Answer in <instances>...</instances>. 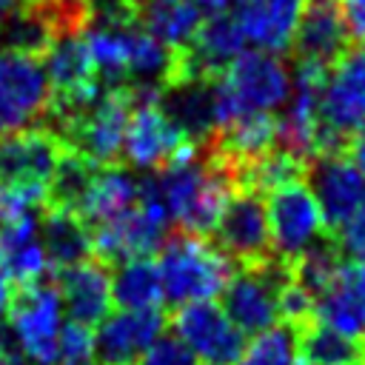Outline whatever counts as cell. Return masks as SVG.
<instances>
[{
    "label": "cell",
    "instance_id": "cell-24",
    "mask_svg": "<svg viewBox=\"0 0 365 365\" xmlns=\"http://www.w3.org/2000/svg\"><path fill=\"white\" fill-rule=\"evenodd\" d=\"M237 365H302L297 351V336L291 325H274L262 334H257Z\"/></svg>",
    "mask_w": 365,
    "mask_h": 365
},
{
    "label": "cell",
    "instance_id": "cell-21",
    "mask_svg": "<svg viewBox=\"0 0 365 365\" xmlns=\"http://www.w3.org/2000/svg\"><path fill=\"white\" fill-rule=\"evenodd\" d=\"M137 200H140V180L125 174L120 165H108V168H100V174L94 177L77 214L91 231L125 214L131 205H137Z\"/></svg>",
    "mask_w": 365,
    "mask_h": 365
},
{
    "label": "cell",
    "instance_id": "cell-34",
    "mask_svg": "<svg viewBox=\"0 0 365 365\" xmlns=\"http://www.w3.org/2000/svg\"><path fill=\"white\" fill-rule=\"evenodd\" d=\"M9 356V351H6V345H3V339H0V359H6Z\"/></svg>",
    "mask_w": 365,
    "mask_h": 365
},
{
    "label": "cell",
    "instance_id": "cell-33",
    "mask_svg": "<svg viewBox=\"0 0 365 365\" xmlns=\"http://www.w3.org/2000/svg\"><path fill=\"white\" fill-rule=\"evenodd\" d=\"M0 365H20V362H17V359H14V356H11V354H9V356H6V359H0Z\"/></svg>",
    "mask_w": 365,
    "mask_h": 365
},
{
    "label": "cell",
    "instance_id": "cell-8",
    "mask_svg": "<svg viewBox=\"0 0 365 365\" xmlns=\"http://www.w3.org/2000/svg\"><path fill=\"white\" fill-rule=\"evenodd\" d=\"M265 211L271 225V248L282 262H291L302 251L322 242V231H328L319 202L302 180L271 191Z\"/></svg>",
    "mask_w": 365,
    "mask_h": 365
},
{
    "label": "cell",
    "instance_id": "cell-31",
    "mask_svg": "<svg viewBox=\"0 0 365 365\" xmlns=\"http://www.w3.org/2000/svg\"><path fill=\"white\" fill-rule=\"evenodd\" d=\"M200 6H202V11H205V17H208V14H220V11H231V6H234V0H200Z\"/></svg>",
    "mask_w": 365,
    "mask_h": 365
},
{
    "label": "cell",
    "instance_id": "cell-32",
    "mask_svg": "<svg viewBox=\"0 0 365 365\" xmlns=\"http://www.w3.org/2000/svg\"><path fill=\"white\" fill-rule=\"evenodd\" d=\"M20 6H26V9H37V6H43L46 0H17Z\"/></svg>",
    "mask_w": 365,
    "mask_h": 365
},
{
    "label": "cell",
    "instance_id": "cell-6",
    "mask_svg": "<svg viewBox=\"0 0 365 365\" xmlns=\"http://www.w3.org/2000/svg\"><path fill=\"white\" fill-rule=\"evenodd\" d=\"M322 128L334 151L365 131V43L348 46L322 86Z\"/></svg>",
    "mask_w": 365,
    "mask_h": 365
},
{
    "label": "cell",
    "instance_id": "cell-30",
    "mask_svg": "<svg viewBox=\"0 0 365 365\" xmlns=\"http://www.w3.org/2000/svg\"><path fill=\"white\" fill-rule=\"evenodd\" d=\"M9 299H11V282H9V277H6V271L0 265V319L9 311Z\"/></svg>",
    "mask_w": 365,
    "mask_h": 365
},
{
    "label": "cell",
    "instance_id": "cell-9",
    "mask_svg": "<svg viewBox=\"0 0 365 365\" xmlns=\"http://www.w3.org/2000/svg\"><path fill=\"white\" fill-rule=\"evenodd\" d=\"M211 237H214V245L231 262H240V268L259 265L274 257L265 202L259 194L245 188H237L231 194Z\"/></svg>",
    "mask_w": 365,
    "mask_h": 365
},
{
    "label": "cell",
    "instance_id": "cell-12",
    "mask_svg": "<svg viewBox=\"0 0 365 365\" xmlns=\"http://www.w3.org/2000/svg\"><path fill=\"white\" fill-rule=\"evenodd\" d=\"M48 97L43 57L0 51V137L46 117Z\"/></svg>",
    "mask_w": 365,
    "mask_h": 365
},
{
    "label": "cell",
    "instance_id": "cell-2",
    "mask_svg": "<svg viewBox=\"0 0 365 365\" xmlns=\"http://www.w3.org/2000/svg\"><path fill=\"white\" fill-rule=\"evenodd\" d=\"M157 268L163 279V297L177 308L214 299L225 291L234 274L231 259L208 237L185 231L168 234L160 248Z\"/></svg>",
    "mask_w": 365,
    "mask_h": 365
},
{
    "label": "cell",
    "instance_id": "cell-1",
    "mask_svg": "<svg viewBox=\"0 0 365 365\" xmlns=\"http://www.w3.org/2000/svg\"><path fill=\"white\" fill-rule=\"evenodd\" d=\"M294 71L279 54L248 48L217 77V131L242 114H274L285 108Z\"/></svg>",
    "mask_w": 365,
    "mask_h": 365
},
{
    "label": "cell",
    "instance_id": "cell-25",
    "mask_svg": "<svg viewBox=\"0 0 365 365\" xmlns=\"http://www.w3.org/2000/svg\"><path fill=\"white\" fill-rule=\"evenodd\" d=\"M54 365H97L91 328L68 319L57 336V362Z\"/></svg>",
    "mask_w": 365,
    "mask_h": 365
},
{
    "label": "cell",
    "instance_id": "cell-11",
    "mask_svg": "<svg viewBox=\"0 0 365 365\" xmlns=\"http://www.w3.org/2000/svg\"><path fill=\"white\" fill-rule=\"evenodd\" d=\"M200 145H194L182 128L160 108V103H143L131 108L125 143H123V160L134 168H165L174 160H182L194 154Z\"/></svg>",
    "mask_w": 365,
    "mask_h": 365
},
{
    "label": "cell",
    "instance_id": "cell-22",
    "mask_svg": "<svg viewBox=\"0 0 365 365\" xmlns=\"http://www.w3.org/2000/svg\"><path fill=\"white\" fill-rule=\"evenodd\" d=\"M302 365H365V345L317 319L291 325Z\"/></svg>",
    "mask_w": 365,
    "mask_h": 365
},
{
    "label": "cell",
    "instance_id": "cell-7",
    "mask_svg": "<svg viewBox=\"0 0 365 365\" xmlns=\"http://www.w3.org/2000/svg\"><path fill=\"white\" fill-rule=\"evenodd\" d=\"M68 143L48 125L17 128L0 137V185L40 194L46 200L51 177Z\"/></svg>",
    "mask_w": 365,
    "mask_h": 365
},
{
    "label": "cell",
    "instance_id": "cell-10",
    "mask_svg": "<svg viewBox=\"0 0 365 365\" xmlns=\"http://www.w3.org/2000/svg\"><path fill=\"white\" fill-rule=\"evenodd\" d=\"M171 328L205 365H237L248 345L245 334L231 322L222 305L211 299L177 308L171 317Z\"/></svg>",
    "mask_w": 365,
    "mask_h": 365
},
{
    "label": "cell",
    "instance_id": "cell-28",
    "mask_svg": "<svg viewBox=\"0 0 365 365\" xmlns=\"http://www.w3.org/2000/svg\"><path fill=\"white\" fill-rule=\"evenodd\" d=\"M339 11H342V20H345V29L354 40L365 43V0H336Z\"/></svg>",
    "mask_w": 365,
    "mask_h": 365
},
{
    "label": "cell",
    "instance_id": "cell-3",
    "mask_svg": "<svg viewBox=\"0 0 365 365\" xmlns=\"http://www.w3.org/2000/svg\"><path fill=\"white\" fill-rule=\"evenodd\" d=\"M131 97L128 86L103 88L88 106L48 123L74 151L86 154L97 165H120L123 163V143L131 117Z\"/></svg>",
    "mask_w": 365,
    "mask_h": 365
},
{
    "label": "cell",
    "instance_id": "cell-29",
    "mask_svg": "<svg viewBox=\"0 0 365 365\" xmlns=\"http://www.w3.org/2000/svg\"><path fill=\"white\" fill-rule=\"evenodd\" d=\"M348 157L356 163V168L362 171V177H365V131L362 134H356L351 143H348Z\"/></svg>",
    "mask_w": 365,
    "mask_h": 365
},
{
    "label": "cell",
    "instance_id": "cell-5",
    "mask_svg": "<svg viewBox=\"0 0 365 365\" xmlns=\"http://www.w3.org/2000/svg\"><path fill=\"white\" fill-rule=\"evenodd\" d=\"M60 311L63 299L54 282V274L29 282V285H11L9 299V322L14 328V336L23 348V354L34 365H54L57 362V336H60Z\"/></svg>",
    "mask_w": 365,
    "mask_h": 365
},
{
    "label": "cell",
    "instance_id": "cell-27",
    "mask_svg": "<svg viewBox=\"0 0 365 365\" xmlns=\"http://www.w3.org/2000/svg\"><path fill=\"white\" fill-rule=\"evenodd\" d=\"M334 245L345 259L365 262V205L342 225L334 231Z\"/></svg>",
    "mask_w": 365,
    "mask_h": 365
},
{
    "label": "cell",
    "instance_id": "cell-20",
    "mask_svg": "<svg viewBox=\"0 0 365 365\" xmlns=\"http://www.w3.org/2000/svg\"><path fill=\"white\" fill-rule=\"evenodd\" d=\"M40 240H43V251L51 271L77 265L91 257V231L77 211L43 205Z\"/></svg>",
    "mask_w": 365,
    "mask_h": 365
},
{
    "label": "cell",
    "instance_id": "cell-26",
    "mask_svg": "<svg viewBox=\"0 0 365 365\" xmlns=\"http://www.w3.org/2000/svg\"><path fill=\"white\" fill-rule=\"evenodd\" d=\"M134 365H200V359L177 334H160Z\"/></svg>",
    "mask_w": 365,
    "mask_h": 365
},
{
    "label": "cell",
    "instance_id": "cell-19",
    "mask_svg": "<svg viewBox=\"0 0 365 365\" xmlns=\"http://www.w3.org/2000/svg\"><path fill=\"white\" fill-rule=\"evenodd\" d=\"M0 265L11 285H29L48 274V259L34 214L0 222Z\"/></svg>",
    "mask_w": 365,
    "mask_h": 365
},
{
    "label": "cell",
    "instance_id": "cell-15",
    "mask_svg": "<svg viewBox=\"0 0 365 365\" xmlns=\"http://www.w3.org/2000/svg\"><path fill=\"white\" fill-rule=\"evenodd\" d=\"M311 319L351 336H365V262L342 259L314 297Z\"/></svg>",
    "mask_w": 365,
    "mask_h": 365
},
{
    "label": "cell",
    "instance_id": "cell-17",
    "mask_svg": "<svg viewBox=\"0 0 365 365\" xmlns=\"http://www.w3.org/2000/svg\"><path fill=\"white\" fill-rule=\"evenodd\" d=\"M51 274L71 322L91 328L108 317V308L114 299H111V268L106 262L88 257L77 265H68Z\"/></svg>",
    "mask_w": 365,
    "mask_h": 365
},
{
    "label": "cell",
    "instance_id": "cell-14",
    "mask_svg": "<svg viewBox=\"0 0 365 365\" xmlns=\"http://www.w3.org/2000/svg\"><path fill=\"white\" fill-rule=\"evenodd\" d=\"M305 6L308 0H234L231 14L242 31L245 46L282 54L294 48Z\"/></svg>",
    "mask_w": 365,
    "mask_h": 365
},
{
    "label": "cell",
    "instance_id": "cell-13",
    "mask_svg": "<svg viewBox=\"0 0 365 365\" xmlns=\"http://www.w3.org/2000/svg\"><path fill=\"white\" fill-rule=\"evenodd\" d=\"M308 188L314 191L325 228L334 234L365 205V177L345 154H322L308 163Z\"/></svg>",
    "mask_w": 365,
    "mask_h": 365
},
{
    "label": "cell",
    "instance_id": "cell-18",
    "mask_svg": "<svg viewBox=\"0 0 365 365\" xmlns=\"http://www.w3.org/2000/svg\"><path fill=\"white\" fill-rule=\"evenodd\" d=\"M348 40L351 34L345 29L336 0H308L291 51L297 63L331 68L348 48Z\"/></svg>",
    "mask_w": 365,
    "mask_h": 365
},
{
    "label": "cell",
    "instance_id": "cell-4",
    "mask_svg": "<svg viewBox=\"0 0 365 365\" xmlns=\"http://www.w3.org/2000/svg\"><path fill=\"white\" fill-rule=\"evenodd\" d=\"M288 262L271 257L268 262L240 268L231 274L222 291V311L242 334H262L274 328L279 317V299L288 285Z\"/></svg>",
    "mask_w": 365,
    "mask_h": 365
},
{
    "label": "cell",
    "instance_id": "cell-16",
    "mask_svg": "<svg viewBox=\"0 0 365 365\" xmlns=\"http://www.w3.org/2000/svg\"><path fill=\"white\" fill-rule=\"evenodd\" d=\"M165 311L145 308V311H120L100 322L94 339L97 365H134L143 351L165 331Z\"/></svg>",
    "mask_w": 365,
    "mask_h": 365
},
{
    "label": "cell",
    "instance_id": "cell-23",
    "mask_svg": "<svg viewBox=\"0 0 365 365\" xmlns=\"http://www.w3.org/2000/svg\"><path fill=\"white\" fill-rule=\"evenodd\" d=\"M111 299L123 311H145L163 308V279L160 268L151 257L125 259L111 274Z\"/></svg>",
    "mask_w": 365,
    "mask_h": 365
}]
</instances>
